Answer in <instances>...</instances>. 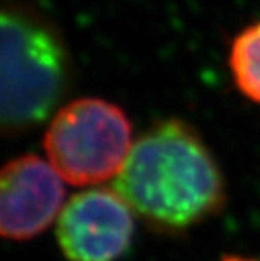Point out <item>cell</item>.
<instances>
[{
  "label": "cell",
  "mask_w": 260,
  "mask_h": 261,
  "mask_svg": "<svg viewBox=\"0 0 260 261\" xmlns=\"http://www.w3.org/2000/svg\"><path fill=\"white\" fill-rule=\"evenodd\" d=\"M112 189L142 221L182 232L223 207V174L211 150L181 120L159 121L137 138Z\"/></svg>",
  "instance_id": "6da1fadb"
},
{
  "label": "cell",
  "mask_w": 260,
  "mask_h": 261,
  "mask_svg": "<svg viewBox=\"0 0 260 261\" xmlns=\"http://www.w3.org/2000/svg\"><path fill=\"white\" fill-rule=\"evenodd\" d=\"M221 261H260V258H250V256H239V254H225Z\"/></svg>",
  "instance_id": "52a82bcc"
},
{
  "label": "cell",
  "mask_w": 260,
  "mask_h": 261,
  "mask_svg": "<svg viewBox=\"0 0 260 261\" xmlns=\"http://www.w3.org/2000/svg\"><path fill=\"white\" fill-rule=\"evenodd\" d=\"M64 180L48 159L34 153L12 159L0 177V232L27 241L41 234L64 207Z\"/></svg>",
  "instance_id": "5b68a950"
},
{
  "label": "cell",
  "mask_w": 260,
  "mask_h": 261,
  "mask_svg": "<svg viewBox=\"0 0 260 261\" xmlns=\"http://www.w3.org/2000/svg\"><path fill=\"white\" fill-rule=\"evenodd\" d=\"M2 130L20 135L54 113L71 85L63 34L36 9L12 2L2 19Z\"/></svg>",
  "instance_id": "7a4b0ae2"
},
{
  "label": "cell",
  "mask_w": 260,
  "mask_h": 261,
  "mask_svg": "<svg viewBox=\"0 0 260 261\" xmlns=\"http://www.w3.org/2000/svg\"><path fill=\"white\" fill-rule=\"evenodd\" d=\"M228 64L237 90L260 105V20L233 39Z\"/></svg>",
  "instance_id": "8992f818"
},
{
  "label": "cell",
  "mask_w": 260,
  "mask_h": 261,
  "mask_svg": "<svg viewBox=\"0 0 260 261\" xmlns=\"http://www.w3.org/2000/svg\"><path fill=\"white\" fill-rule=\"evenodd\" d=\"M132 145L129 116L100 98H80L61 107L44 133V152L64 182L90 187L113 180Z\"/></svg>",
  "instance_id": "3957f363"
},
{
  "label": "cell",
  "mask_w": 260,
  "mask_h": 261,
  "mask_svg": "<svg viewBox=\"0 0 260 261\" xmlns=\"http://www.w3.org/2000/svg\"><path fill=\"white\" fill-rule=\"evenodd\" d=\"M56 236L68 261H117L132 243L134 211L113 189H86L64 204Z\"/></svg>",
  "instance_id": "277c9868"
}]
</instances>
